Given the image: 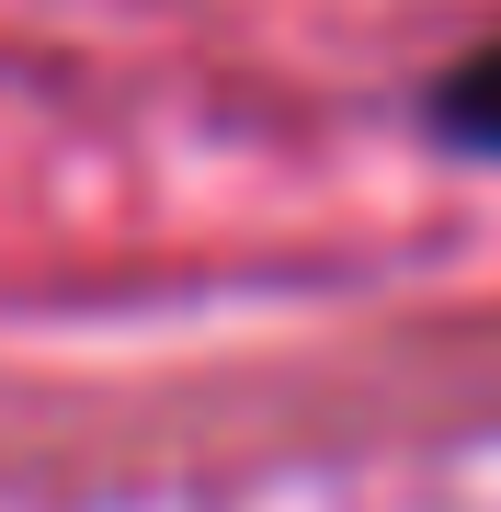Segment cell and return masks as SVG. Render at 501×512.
Segmentation results:
<instances>
[{
  "label": "cell",
  "mask_w": 501,
  "mask_h": 512,
  "mask_svg": "<svg viewBox=\"0 0 501 512\" xmlns=\"http://www.w3.org/2000/svg\"><path fill=\"white\" fill-rule=\"evenodd\" d=\"M433 114H445V137H456V148H490V160H501V46L467 57L445 92H433Z\"/></svg>",
  "instance_id": "cell-1"
}]
</instances>
